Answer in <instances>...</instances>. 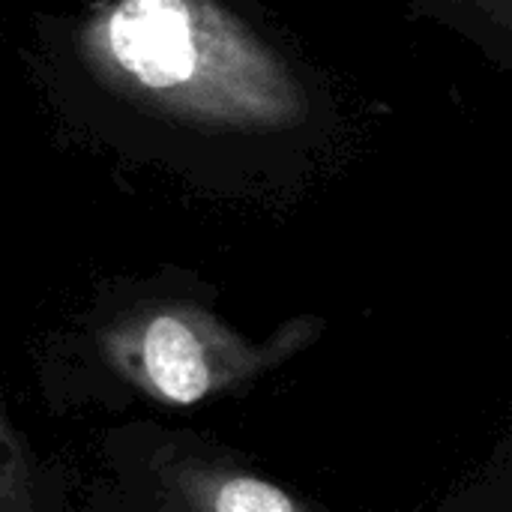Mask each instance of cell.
<instances>
[{
	"instance_id": "4",
	"label": "cell",
	"mask_w": 512,
	"mask_h": 512,
	"mask_svg": "<svg viewBox=\"0 0 512 512\" xmlns=\"http://www.w3.org/2000/svg\"><path fill=\"white\" fill-rule=\"evenodd\" d=\"M36 480L24 441L0 411V512H33Z\"/></svg>"
},
{
	"instance_id": "2",
	"label": "cell",
	"mask_w": 512,
	"mask_h": 512,
	"mask_svg": "<svg viewBox=\"0 0 512 512\" xmlns=\"http://www.w3.org/2000/svg\"><path fill=\"white\" fill-rule=\"evenodd\" d=\"M324 333L321 318L285 321L255 342L207 309L153 303L117 318L99 339L105 363L138 393L171 408L249 387Z\"/></svg>"
},
{
	"instance_id": "1",
	"label": "cell",
	"mask_w": 512,
	"mask_h": 512,
	"mask_svg": "<svg viewBox=\"0 0 512 512\" xmlns=\"http://www.w3.org/2000/svg\"><path fill=\"white\" fill-rule=\"evenodd\" d=\"M78 45L108 96L183 132L267 141L312 108L291 63L219 0H108Z\"/></svg>"
},
{
	"instance_id": "3",
	"label": "cell",
	"mask_w": 512,
	"mask_h": 512,
	"mask_svg": "<svg viewBox=\"0 0 512 512\" xmlns=\"http://www.w3.org/2000/svg\"><path fill=\"white\" fill-rule=\"evenodd\" d=\"M159 483L168 512H309L282 486L213 459H177Z\"/></svg>"
}]
</instances>
